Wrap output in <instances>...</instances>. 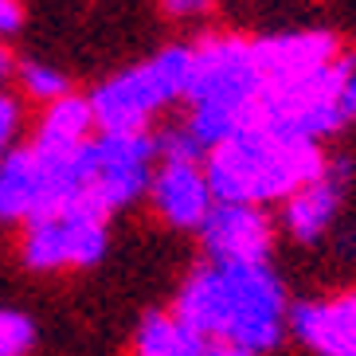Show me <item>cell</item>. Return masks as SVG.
<instances>
[{
	"mask_svg": "<svg viewBox=\"0 0 356 356\" xmlns=\"http://www.w3.org/2000/svg\"><path fill=\"white\" fill-rule=\"evenodd\" d=\"M286 293L266 266H200L177 298V321L196 337L266 353L282 337Z\"/></svg>",
	"mask_w": 356,
	"mask_h": 356,
	"instance_id": "6da1fadb",
	"label": "cell"
},
{
	"mask_svg": "<svg viewBox=\"0 0 356 356\" xmlns=\"http://www.w3.org/2000/svg\"><path fill=\"white\" fill-rule=\"evenodd\" d=\"M325 172L321 149L309 141H282L266 129H243L211 149L208 188L220 204H259V200L298 196Z\"/></svg>",
	"mask_w": 356,
	"mask_h": 356,
	"instance_id": "7a4b0ae2",
	"label": "cell"
},
{
	"mask_svg": "<svg viewBox=\"0 0 356 356\" xmlns=\"http://www.w3.org/2000/svg\"><path fill=\"white\" fill-rule=\"evenodd\" d=\"M262 83L254 67L251 43L243 40H208L192 55V122L188 134L204 149H216L235 134L254 126L262 102Z\"/></svg>",
	"mask_w": 356,
	"mask_h": 356,
	"instance_id": "3957f363",
	"label": "cell"
},
{
	"mask_svg": "<svg viewBox=\"0 0 356 356\" xmlns=\"http://www.w3.org/2000/svg\"><path fill=\"white\" fill-rule=\"evenodd\" d=\"M356 71V59H333L329 67L290 83H274L262 90L259 118L251 129H266V134L282 137V141H309L317 145V137L333 134L337 126H345V86Z\"/></svg>",
	"mask_w": 356,
	"mask_h": 356,
	"instance_id": "277c9868",
	"label": "cell"
},
{
	"mask_svg": "<svg viewBox=\"0 0 356 356\" xmlns=\"http://www.w3.org/2000/svg\"><path fill=\"white\" fill-rule=\"evenodd\" d=\"M192 55L196 51H188V47H168L157 59L98 86L90 98L95 126H102V134H145V122L168 98L188 95Z\"/></svg>",
	"mask_w": 356,
	"mask_h": 356,
	"instance_id": "5b68a950",
	"label": "cell"
},
{
	"mask_svg": "<svg viewBox=\"0 0 356 356\" xmlns=\"http://www.w3.org/2000/svg\"><path fill=\"white\" fill-rule=\"evenodd\" d=\"M153 157H157V141L149 134H102L95 141V177L71 208L106 220L114 208L137 200L149 188Z\"/></svg>",
	"mask_w": 356,
	"mask_h": 356,
	"instance_id": "8992f818",
	"label": "cell"
},
{
	"mask_svg": "<svg viewBox=\"0 0 356 356\" xmlns=\"http://www.w3.org/2000/svg\"><path fill=\"white\" fill-rule=\"evenodd\" d=\"M106 251V220H95L79 208H67L51 220H35L28 239H24V259L35 270H55V266H90Z\"/></svg>",
	"mask_w": 356,
	"mask_h": 356,
	"instance_id": "52a82bcc",
	"label": "cell"
},
{
	"mask_svg": "<svg viewBox=\"0 0 356 356\" xmlns=\"http://www.w3.org/2000/svg\"><path fill=\"white\" fill-rule=\"evenodd\" d=\"M200 231L211 262L223 266H262L270 254V220L251 204H216Z\"/></svg>",
	"mask_w": 356,
	"mask_h": 356,
	"instance_id": "ba28073f",
	"label": "cell"
},
{
	"mask_svg": "<svg viewBox=\"0 0 356 356\" xmlns=\"http://www.w3.org/2000/svg\"><path fill=\"white\" fill-rule=\"evenodd\" d=\"M254 67H259L262 83H290L302 74H314L337 59V40L325 32H293V35H274V40L251 43Z\"/></svg>",
	"mask_w": 356,
	"mask_h": 356,
	"instance_id": "9c48e42d",
	"label": "cell"
},
{
	"mask_svg": "<svg viewBox=\"0 0 356 356\" xmlns=\"http://www.w3.org/2000/svg\"><path fill=\"white\" fill-rule=\"evenodd\" d=\"M211 188L204 168L192 161H165L161 172L153 177V204L172 227H204L211 204Z\"/></svg>",
	"mask_w": 356,
	"mask_h": 356,
	"instance_id": "30bf717a",
	"label": "cell"
},
{
	"mask_svg": "<svg viewBox=\"0 0 356 356\" xmlns=\"http://www.w3.org/2000/svg\"><path fill=\"white\" fill-rule=\"evenodd\" d=\"M293 333L321 356H356V293L337 302H302L290 309Z\"/></svg>",
	"mask_w": 356,
	"mask_h": 356,
	"instance_id": "8fae6325",
	"label": "cell"
},
{
	"mask_svg": "<svg viewBox=\"0 0 356 356\" xmlns=\"http://www.w3.org/2000/svg\"><path fill=\"white\" fill-rule=\"evenodd\" d=\"M345 177H348L345 165L325 168L314 184H305L298 196H290V204H286V223H290V231L298 239H317L333 223L341 192H345Z\"/></svg>",
	"mask_w": 356,
	"mask_h": 356,
	"instance_id": "7c38bea8",
	"label": "cell"
},
{
	"mask_svg": "<svg viewBox=\"0 0 356 356\" xmlns=\"http://www.w3.org/2000/svg\"><path fill=\"white\" fill-rule=\"evenodd\" d=\"M40 208V165L32 149L0 161V220H32Z\"/></svg>",
	"mask_w": 356,
	"mask_h": 356,
	"instance_id": "4fadbf2b",
	"label": "cell"
},
{
	"mask_svg": "<svg viewBox=\"0 0 356 356\" xmlns=\"http://www.w3.org/2000/svg\"><path fill=\"white\" fill-rule=\"evenodd\" d=\"M95 126V114H90V102L86 98H59L51 102L47 118H43L40 126V137H35V145L40 149H79L86 145V129Z\"/></svg>",
	"mask_w": 356,
	"mask_h": 356,
	"instance_id": "5bb4252c",
	"label": "cell"
},
{
	"mask_svg": "<svg viewBox=\"0 0 356 356\" xmlns=\"http://www.w3.org/2000/svg\"><path fill=\"white\" fill-rule=\"evenodd\" d=\"M184 341H188V329L177 317L149 314L137 333V356H180Z\"/></svg>",
	"mask_w": 356,
	"mask_h": 356,
	"instance_id": "9a60e30c",
	"label": "cell"
},
{
	"mask_svg": "<svg viewBox=\"0 0 356 356\" xmlns=\"http://www.w3.org/2000/svg\"><path fill=\"white\" fill-rule=\"evenodd\" d=\"M35 341V325L24 314L0 309V356H24Z\"/></svg>",
	"mask_w": 356,
	"mask_h": 356,
	"instance_id": "2e32d148",
	"label": "cell"
},
{
	"mask_svg": "<svg viewBox=\"0 0 356 356\" xmlns=\"http://www.w3.org/2000/svg\"><path fill=\"white\" fill-rule=\"evenodd\" d=\"M24 86H28V95L32 98H43V102H59V98H67V79L59 71H51V67H40V63H28L20 71Z\"/></svg>",
	"mask_w": 356,
	"mask_h": 356,
	"instance_id": "e0dca14e",
	"label": "cell"
},
{
	"mask_svg": "<svg viewBox=\"0 0 356 356\" xmlns=\"http://www.w3.org/2000/svg\"><path fill=\"white\" fill-rule=\"evenodd\" d=\"M180 356H254L247 348H235V345H223V341H208V337H196L188 329V341L180 348Z\"/></svg>",
	"mask_w": 356,
	"mask_h": 356,
	"instance_id": "ac0fdd59",
	"label": "cell"
},
{
	"mask_svg": "<svg viewBox=\"0 0 356 356\" xmlns=\"http://www.w3.org/2000/svg\"><path fill=\"white\" fill-rule=\"evenodd\" d=\"M16 122H20V106H16V98L0 95V153H4V145H8V137L16 134Z\"/></svg>",
	"mask_w": 356,
	"mask_h": 356,
	"instance_id": "d6986e66",
	"label": "cell"
},
{
	"mask_svg": "<svg viewBox=\"0 0 356 356\" xmlns=\"http://www.w3.org/2000/svg\"><path fill=\"white\" fill-rule=\"evenodd\" d=\"M161 8L168 16H204L211 8V0H161Z\"/></svg>",
	"mask_w": 356,
	"mask_h": 356,
	"instance_id": "ffe728a7",
	"label": "cell"
},
{
	"mask_svg": "<svg viewBox=\"0 0 356 356\" xmlns=\"http://www.w3.org/2000/svg\"><path fill=\"white\" fill-rule=\"evenodd\" d=\"M20 28V4L16 0H0V35Z\"/></svg>",
	"mask_w": 356,
	"mask_h": 356,
	"instance_id": "44dd1931",
	"label": "cell"
},
{
	"mask_svg": "<svg viewBox=\"0 0 356 356\" xmlns=\"http://www.w3.org/2000/svg\"><path fill=\"white\" fill-rule=\"evenodd\" d=\"M8 67H12V59H8V51H4V47H0V79H4V74H8Z\"/></svg>",
	"mask_w": 356,
	"mask_h": 356,
	"instance_id": "7402d4cb",
	"label": "cell"
}]
</instances>
